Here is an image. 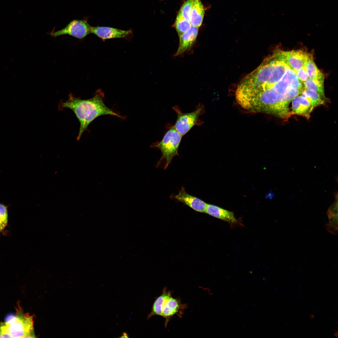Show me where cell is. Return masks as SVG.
Returning a JSON list of instances; mask_svg holds the SVG:
<instances>
[{
  "label": "cell",
  "instance_id": "cell-1",
  "mask_svg": "<svg viewBox=\"0 0 338 338\" xmlns=\"http://www.w3.org/2000/svg\"><path fill=\"white\" fill-rule=\"evenodd\" d=\"M305 90L304 86L293 87L280 80L268 89L241 97L238 103L248 110L288 119L291 115L289 108L290 102Z\"/></svg>",
  "mask_w": 338,
  "mask_h": 338
},
{
  "label": "cell",
  "instance_id": "cell-2",
  "mask_svg": "<svg viewBox=\"0 0 338 338\" xmlns=\"http://www.w3.org/2000/svg\"><path fill=\"white\" fill-rule=\"evenodd\" d=\"M289 68L276 50L241 81L236 93L249 95L268 89L279 81Z\"/></svg>",
  "mask_w": 338,
  "mask_h": 338
},
{
  "label": "cell",
  "instance_id": "cell-3",
  "mask_svg": "<svg viewBox=\"0 0 338 338\" xmlns=\"http://www.w3.org/2000/svg\"><path fill=\"white\" fill-rule=\"evenodd\" d=\"M104 93L101 90H98L91 98L83 100L70 94L67 100L59 103L58 107L59 110L64 108L71 110L79 121L77 140L80 139L90 124L99 116L109 115L123 118L106 106L104 102Z\"/></svg>",
  "mask_w": 338,
  "mask_h": 338
},
{
  "label": "cell",
  "instance_id": "cell-4",
  "mask_svg": "<svg viewBox=\"0 0 338 338\" xmlns=\"http://www.w3.org/2000/svg\"><path fill=\"white\" fill-rule=\"evenodd\" d=\"M160 141L152 144L151 147L160 149L162 156L157 163V167L166 169L172 158L179 155L178 149L182 136L176 129L174 125H171Z\"/></svg>",
  "mask_w": 338,
  "mask_h": 338
},
{
  "label": "cell",
  "instance_id": "cell-5",
  "mask_svg": "<svg viewBox=\"0 0 338 338\" xmlns=\"http://www.w3.org/2000/svg\"><path fill=\"white\" fill-rule=\"evenodd\" d=\"M16 310V315L5 322L11 338L35 337L32 316L23 313L20 307Z\"/></svg>",
  "mask_w": 338,
  "mask_h": 338
},
{
  "label": "cell",
  "instance_id": "cell-6",
  "mask_svg": "<svg viewBox=\"0 0 338 338\" xmlns=\"http://www.w3.org/2000/svg\"><path fill=\"white\" fill-rule=\"evenodd\" d=\"M172 109L177 115V118L174 126L182 136L194 125L199 126L203 123L199 119V116L203 114L205 111L204 106L201 103L197 105L195 110L190 113L183 112L178 105L174 106Z\"/></svg>",
  "mask_w": 338,
  "mask_h": 338
},
{
  "label": "cell",
  "instance_id": "cell-7",
  "mask_svg": "<svg viewBox=\"0 0 338 338\" xmlns=\"http://www.w3.org/2000/svg\"><path fill=\"white\" fill-rule=\"evenodd\" d=\"M91 27L88 22L87 18L75 19L71 21L65 27L59 30L52 32L50 35L54 37L68 34L82 39L92 33Z\"/></svg>",
  "mask_w": 338,
  "mask_h": 338
},
{
  "label": "cell",
  "instance_id": "cell-8",
  "mask_svg": "<svg viewBox=\"0 0 338 338\" xmlns=\"http://www.w3.org/2000/svg\"><path fill=\"white\" fill-rule=\"evenodd\" d=\"M280 56L295 72L305 64L309 54L301 50L284 51L278 49Z\"/></svg>",
  "mask_w": 338,
  "mask_h": 338
},
{
  "label": "cell",
  "instance_id": "cell-9",
  "mask_svg": "<svg viewBox=\"0 0 338 338\" xmlns=\"http://www.w3.org/2000/svg\"><path fill=\"white\" fill-rule=\"evenodd\" d=\"M187 307V304H182L180 298H175L172 296L170 298L165 304L162 310L161 316L165 319V327L174 315H177L181 318L184 310Z\"/></svg>",
  "mask_w": 338,
  "mask_h": 338
},
{
  "label": "cell",
  "instance_id": "cell-10",
  "mask_svg": "<svg viewBox=\"0 0 338 338\" xmlns=\"http://www.w3.org/2000/svg\"><path fill=\"white\" fill-rule=\"evenodd\" d=\"M91 33L102 39L116 38H128L133 35L131 30H122L115 28L104 26L91 27Z\"/></svg>",
  "mask_w": 338,
  "mask_h": 338
},
{
  "label": "cell",
  "instance_id": "cell-11",
  "mask_svg": "<svg viewBox=\"0 0 338 338\" xmlns=\"http://www.w3.org/2000/svg\"><path fill=\"white\" fill-rule=\"evenodd\" d=\"M173 198L197 212L205 213L207 203L201 199L187 193L184 187L182 188L178 193L174 196Z\"/></svg>",
  "mask_w": 338,
  "mask_h": 338
},
{
  "label": "cell",
  "instance_id": "cell-12",
  "mask_svg": "<svg viewBox=\"0 0 338 338\" xmlns=\"http://www.w3.org/2000/svg\"><path fill=\"white\" fill-rule=\"evenodd\" d=\"M205 213L215 218L227 222L232 225H241L233 212L216 205L207 204Z\"/></svg>",
  "mask_w": 338,
  "mask_h": 338
},
{
  "label": "cell",
  "instance_id": "cell-13",
  "mask_svg": "<svg viewBox=\"0 0 338 338\" xmlns=\"http://www.w3.org/2000/svg\"><path fill=\"white\" fill-rule=\"evenodd\" d=\"M199 28L192 26L187 31L179 36V42L175 56L181 55L192 47L197 38Z\"/></svg>",
  "mask_w": 338,
  "mask_h": 338
},
{
  "label": "cell",
  "instance_id": "cell-14",
  "mask_svg": "<svg viewBox=\"0 0 338 338\" xmlns=\"http://www.w3.org/2000/svg\"><path fill=\"white\" fill-rule=\"evenodd\" d=\"M291 115H296L302 116L307 119L314 109L308 101L301 94L294 98L292 101Z\"/></svg>",
  "mask_w": 338,
  "mask_h": 338
},
{
  "label": "cell",
  "instance_id": "cell-15",
  "mask_svg": "<svg viewBox=\"0 0 338 338\" xmlns=\"http://www.w3.org/2000/svg\"><path fill=\"white\" fill-rule=\"evenodd\" d=\"M172 293L171 290H168L166 287L164 288L161 294L156 298L154 301L151 312L147 316V320L154 315L161 316L163 307L168 299L172 296Z\"/></svg>",
  "mask_w": 338,
  "mask_h": 338
},
{
  "label": "cell",
  "instance_id": "cell-16",
  "mask_svg": "<svg viewBox=\"0 0 338 338\" xmlns=\"http://www.w3.org/2000/svg\"><path fill=\"white\" fill-rule=\"evenodd\" d=\"M205 13L200 0H193L190 23L192 26L199 28L202 23Z\"/></svg>",
  "mask_w": 338,
  "mask_h": 338
},
{
  "label": "cell",
  "instance_id": "cell-17",
  "mask_svg": "<svg viewBox=\"0 0 338 338\" xmlns=\"http://www.w3.org/2000/svg\"><path fill=\"white\" fill-rule=\"evenodd\" d=\"M306 67L308 78L314 80L324 82V76L318 69L313 59V55L309 54L307 59Z\"/></svg>",
  "mask_w": 338,
  "mask_h": 338
},
{
  "label": "cell",
  "instance_id": "cell-18",
  "mask_svg": "<svg viewBox=\"0 0 338 338\" xmlns=\"http://www.w3.org/2000/svg\"><path fill=\"white\" fill-rule=\"evenodd\" d=\"M305 89L311 90L318 93L325 101L327 98L325 93L324 82L314 80L308 78L304 83Z\"/></svg>",
  "mask_w": 338,
  "mask_h": 338
},
{
  "label": "cell",
  "instance_id": "cell-19",
  "mask_svg": "<svg viewBox=\"0 0 338 338\" xmlns=\"http://www.w3.org/2000/svg\"><path fill=\"white\" fill-rule=\"evenodd\" d=\"M301 95L308 101L313 109L325 102L318 93L311 90L305 89Z\"/></svg>",
  "mask_w": 338,
  "mask_h": 338
},
{
  "label": "cell",
  "instance_id": "cell-20",
  "mask_svg": "<svg viewBox=\"0 0 338 338\" xmlns=\"http://www.w3.org/2000/svg\"><path fill=\"white\" fill-rule=\"evenodd\" d=\"M174 25L179 37L192 27L190 22L183 17L180 11L178 12Z\"/></svg>",
  "mask_w": 338,
  "mask_h": 338
},
{
  "label": "cell",
  "instance_id": "cell-21",
  "mask_svg": "<svg viewBox=\"0 0 338 338\" xmlns=\"http://www.w3.org/2000/svg\"><path fill=\"white\" fill-rule=\"evenodd\" d=\"M192 4L193 0H187L183 4L180 10L183 17L190 22Z\"/></svg>",
  "mask_w": 338,
  "mask_h": 338
},
{
  "label": "cell",
  "instance_id": "cell-22",
  "mask_svg": "<svg viewBox=\"0 0 338 338\" xmlns=\"http://www.w3.org/2000/svg\"><path fill=\"white\" fill-rule=\"evenodd\" d=\"M295 73L299 80L303 83L308 78L306 64Z\"/></svg>",
  "mask_w": 338,
  "mask_h": 338
},
{
  "label": "cell",
  "instance_id": "cell-23",
  "mask_svg": "<svg viewBox=\"0 0 338 338\" xmlns=\"http://www.w3.org/2000/svg\"><path fill=\"white\" fill-rule=\"evenodd\" d=\"M0 220L3 224L6 226L7 224L8 220L7 207L1 203H0Z\"/></svg>",
  "mask_w": 338,
  "mask_h": 338
},
{
  "label": "cell",
  "instance_id": "cell-24",
  "mask_svg": "<svg viewBox=\"0 0 338 338\" xmlns=\"http://www.w3.org/2000/svg\"><path fill=\"white\" fill-rule=\"evenodd\" d=\"M0 329L2 337L11 338L5 322L0 323Z\"/></svg>",
  "mask_w": 338,
  "mask_h": 338
},
{
  "label": "cell",
  "instance_id": "cell-25",
  "mask_svg": "<svg viewBox=\"0 0 338 338\" xmlns=\"http://www.w3.org/2000/svg\"><path fill=\"white\" fill-rule=\"evenodd\" d=\"M5 226L3 224L0 220V232L1 231L5 228Z\"/></svg>",
  "mask_w": 338,
  "mask_h": 338
},
{
  "label": "cell",
  "instance_id": "cell-26",
  "mask_svg": "<svg viewBox=\"0 0 338 338\" xmlns=\"http://www.w3.org/2000/svg\"><path fill=\"white\" fill-rule=\"evenodd\" d=\"M120 338H129V335L128 334L125 332H124L122 333L121 336L120 337Z\"/></svg>",
  "mask_w": 338,
  "mask_h": 338
},
{
  "label": "cell",
  "instance_id": "cell-27",
  "mask_svg": "<svg viewBox=\"0 0 338 338\" xmlns=\"http://www.w3.org/2000/svg\"><path fill=\"white\" fill-rule=\"evenodd\" d=\"M0 337H2V336H1V332L0 329Z\"/></svg>",
  "mask_w": 338,
  "mask_h": 338
}]
</instances>
